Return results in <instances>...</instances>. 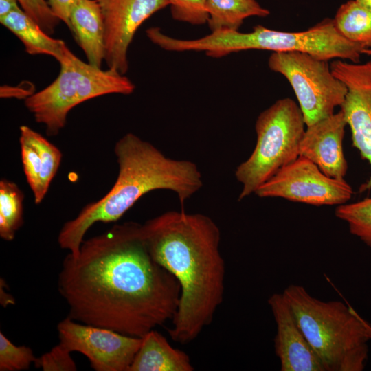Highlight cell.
<instances>
[{
    "label": "cell",
    "instance_id": "cell-1",
    "mask_svg": "<svg viewBox=\"0 0 371 371\" xmlns=\"http://www.w3.org/2000/svg\"><path fill=\"white\" fill-rule=\"evenodd\" d=\"M68 317L82 324L142 337L172 320L181 288L150 256L135 222L116 224L68 254L58 277Z\"/></svg>",
    "mask_w": 371,
    "mask_h": 371
},
{
    "label": "cell",
    "instance_id": "cell-2",
    "mask_svg": "<svg viewBox=\"0 0 371 371\" xmlns=\"http://www.w3.org/2000/svg\"><path fill=\"white\" fill-rule=\"evenodd\" d=\"M147 249L181 288L168 333L181 344L194 340L211 324L225 293V264L221 231L208 216L168 211L142 225Z\"/></svg>",
    "mask_w": 371,
    "mask_h": 371
},
{
    "label": "cell",
    "instance_id": "cell-3",
    "mask_svg": "<svg viewBox=\"0 0 371 371\" xmlns=\"http://www.w3.org/2000/svg\"><path fill=\"white\" fill-rule=\"evenodd\" d=\"M118 174L111 189L100 199L86 205L65 223L58 235L60 248L76 257L88 229L98 222L118 221L142 196L153 190L174 192L182 205L203 186L197 166L188 160L166 157L137 135L128 133L115 144Z\"/></svg>",
    "mask_w": 371,
    "mask_h": 371
},
{
    "label": "cell",
    "instance_id": "cell-4",
    "mask_svg": "<svg viewBox=\"0 0 371 371\" xmlns=\"http://www.w3.org/2000/svg\"><path fill=\"white\" fill-rule=\"evenodd\" d=\"M282 293L324 371L364 369L370 339L353 308L317 299L300 285H289Z\"/></svg>",
    "mask_w": 371,
    "mask_h": 371
},
{
    "label": "cell",
    "instance_id": "cell-5",
    "mask_svg": "<svg viewBox=\"0 0 371 371\" xmlns=\"http://www.w3.org/2000/svg\"><path fill=\"white\" fill-rule=\"evenodd\" d=\"M57 78L43 89L25 100L36 122L44 125L48 136H56L65 127L70 111L77 105L107 94H131L134 83L115 69L85 63L69 48L58 62Z\"/></svg>",
    "mask_w": 371,
    "mask_h": 371
},
{
    "label": "cell",
    "instance_id": "cell-6",
    "mask_svg": "<svg viewBox=\"0 0 371 371\" xmlns=\"http://www.w3.org/2000/svg\"><path fill=\"white\" fill-rule=\"evenodd\" d=\"M204 48L211 58H218L232 53L258 49L272 52H301L319 59L347 60L359 63L363 48L344 37L333 19H326L302 32H283L260 25L249 32L219 30L205 36Z\"/></svg>",
    "mask_w": 371,
    "mask_h": 371
},
{
    "label": "cell",
    "instance_id": "cell-7",
    "mask_svg": "<svg viewBox=\"0 0 371 371\" xmlns=\"http://www.w3.org/2000/svg\"><path fill=\"white\" fill-rule=\"evenodd\" d=\"M304 125L299 105L289 98L277 100L260 113L255 124V148L235 170V177L243 186L238 201L255 193L280 168L300 156Z\"/></svg>",
    "mask_w": 371,
    "mask_h": 371
},
{
    "label": "cell",
    "instance_id": "cell-8",
    "mask_svg": "<svg viewBox=\"0 0 371 371\" xmlns=\"http://www.w3.org/2000/svg\"><path fill=\"white\" fill-rule=\"evenodd\" d=\"M268 66L291 85L306 126L333 115L346 99L348 88L328 60L301 52H272Z\"/></svg>",
    "mask_w": 371,
    "mask_h": 371
},
{
    "label": "cell",
    "instance_id": "cell-9",
    "mask_svg": "<svg viewBox=\"0 0 371 371\" xmlns=\"http://www.w3.org/2000/svg\"><path fill=\"white\" fill-rule=\"evenodd\" d=\"M254 194L261 198L279 197L320 206L346 203L353 190L345 179L327 176L313 162L299 156L280 168Z\"/></svg>",
    "mask_w": 371,
    "mask_h": 371
},
{
    "label": "cell",
    "instance_id": "cell-10",
    "mask_svg": "<svg viewBox=\"0 0 371 371\" xmlns=\"http://www.w3.org/2000/svg\"><path fill=\"white\" fill-rule=\"evenodd\" d=\"M59 344L87 357L96 371H128L142 337L78 322L67 317L57 325Z\"/></svg>",
    "mask_w": 371,
    "mask_h": 371
},
{
    "label": "cell",
    "instance_id": "cell-11",
    "mask_svg": "<svg viewBox=\"0 0 371 371\" xmlns=\"http://www.w3.org/2000/svg\"><path fill=\"white\" fill-rule=\"evenodd\" d=\"M330 65L348 88L341 110L351 131L352 146L371 166V60L359 63L337 59ZM370 189L371 175L359 191Z\"/></svg>",
    "mask_w": 371,
    "mask_h": 371
},
{
    "label": "cell",
    "instance_id": "cell-12",
    "mask_svg": "<svg viewBox=\"0 0 371 371\" xmlns=\"http://www.w3.org/2000/svg\"><path fill=\"white\" fill-rule=\"evenodd\" d=\"M104 25L108 68L122 74L128 69V50L142 24L168 5V0H98Z\"/></svg>",
    "mask_w": 371,
    "mask_h": 371
},
{
    "label": "cell",
    "instance_id": "cell-13",
    "mask_svg": "<svg viewBox=\"0 0 371 371\" xmlns=\"http://www.w3.org/2000/svg\"><path fill=\"white\" fill-rule=\"evenodd\" d=\"M346 125L340 110L307 126L300 144V156L313 162L327 176L344 179L348 164L342 144Z\"/></svg>",
    "mask_w": 371,
    "mask_h": 371
},
{
    "label": "cell",
    "instance_id": "cell-14",
    "mask_svg": "<svg viewBox=\"0 0 371 371\" xmlns=\"http://www.w3.org/2000/svg\"><path fill=\"white\" fill-rule=\"evenodd\" d=\"M276 324L275 353L281 371H324L300 328L283 293L268 299Z\"/></svg>",
    "mask_w": 371,
    "mask_h": 371
},
{
    "label": "cell",
    "instance_id": "cell-15",
    "mask_svg": "<svg viewBox=\"0 0 371 371\" xmlns=\"http://www.w3.org/2000/svg\"><path fill=\"white\" fill-rule=\"evenodd\" d=\"M69 30L87 62L101 67L105 58L104 21L98 0H78L69 16Z\"/></svg>",
    "mask_w": 371,
    "mask_h": 371
},
{
    "label": "cell",
    "instance_id": "cell-16",
    "mask_svg": "<svg viewBox=\"0 0 371 371\" xmlns=\"http://www.w3.org/2000/svg\"><path fill=\"white\" fill-rule=\"evenodd\" d=\"M189 355L173 348L160 333L153 329L142 344L128 371H193Z\"/></svg>",
    "mask_w": 371,
    "mask_h": 371
},
{
    "label": "cell",
    "instance_id": "cell-17",
    "mask_svg": "<svg viewBox=\"0 0 371 371\" xmlns=\"http://www.w3.org/2000/svg\"><path fill=\"white\" fill-rule=\"evenodd\" d=\"M0 23L22 42L29 54L48 55L59 62L68 48L63 41L45 32L21 8L1 18Z\"/></svg>",
    "mask_w": 371,
    "mask_h": 371
},
{
    "label": "cell",
    "instance_id": "cell-18",
    "mask_svg": "<svg viewBox=\"0 0 371 371\" xmlns=\"http://www.w3.org/2000/svg\"><path fill=\"white\" fill-rule=\"evenodd\" d=\"M207 25L211 32L238 30L250 16L265 17L270 12L256 0H207Z\"/></svg>",
    "mask_w": 371,
    "mask_h": 371
},
{
    "label": "cell",
    "instance_id": "cell-19",
    "mask_svg": "<svg viewBox=\"0 0 371 371\" xmlns=\"http://www.w3.org/2000/svg\"><path fill=\"white\" fill-rule=\"evenodd\" d=\"M333 20L344 37L364 49H371L370 10L350 0L339 8Z\"/></svg>",
    "mask_w": 371,
    "mask_h": 371
},
{
    "label": "cell",
    "instance_id": "cell-20",
    "mask_svg": "<svg viewBox=\"0 0 371 371\" xmlns=\"http://www.w3.org/2000/svg\"><path fill=\"white\" fill-rule=\"evenodd\" d=\"M24 194L13 181H0V236L12 241L16 232L23 225Z\"/></svg>",
    "mask_w": 371,
    "mask_h": 371
},
{
    "label": "cell",
    "instance_id": "cell-21",
    "mask_svg": "<svg viewBox=\"0 0 371 371\" xmlns=\"http://www.w3.org/2000/svg\"><path fill=\"white\" fill-rule=\"evenodd\" d=\"M19 131L35 146L41 156V195L43 200L59 168L62 153L55 145L29 126L23 125L20 126Z\"/></svg>",
    "mask_w": 371,
    "mask_h": 371
},
{
    "label": "cell",
    "instance_id": "cell-22",
    "mask_svg": "<svg viewBox=\"0 0 371 371\" xmlns=\"http://www.w3.org/2000/svg\"><path fill=\"white\" fill-rule=\"evenodd\" d=\"M335 214L348 224L352 235L371 248V197L339 205L335 209Z\"/></svg>",
    "mask_w": 371,
    "mask_h": 371
},
{
    "label": "cell",
    "instance_id": "cell-23",
    "mask_svg": "<svg viewBox=\"0 0 371 371\" xmlns=\"http://www.w3.org/2000/svg\"><path fill=\"white\" fill-rule=\"evenodd\" d=\"M19 144L23 172L33 192L34 203L39 204L43 201L41 195V158L35 146L21 133Z\"/></svg>",
    "mask_w": 371,
    "mask_h": 371
},
{
    "label": "cell",
    "instance_id": "cell-24",
    "mask_svg": "<svg viewBox=\"0 0 371 371\" xmlns=\"http://www.w3.org/2000/svg\"><path fill=\"white\" fill-rule=\"evenodd\" d=\"M37 359L32 350L26 346H16L0 332V370H27Z\"/></svg>",
    "mask_w": 371,
    "mask_h": 371
},
{
    "label": "cell",
    "instance_id": "cell-25",
    "mask_svg": "<svg viewBox=\"0 0 371 371\" xmlns=\"http://www.w3.org/2000/svg\"><path fill=\"white\" fill-rule=\"evenodd\" d=\"M174 20L193 25H202L208 21L207 0H168Z\"/></svg>",
    "mask_w": 371,
    "mask_h": 371
},
{
    "label": "cell",
    "instance_id": "cell-26",
    "mask_svg": "<svg viewBox=\"0 0 371 371\" xmlns=\"http://www.w3.org/2000/svg\"><path fill=\"white\" fill-rule=\"evenodd\" d=\"M21 9L48 34L54 32L60 19L52 11L46 0H18Z\"/></svg>",
    "mask_w": 371,
    "mask_h": 371
},
{
    "label": "cell",
    "instance_id": "cell-27",
    "mask_svg": "<svg viewBox=\"0 0 371 371\" xmlns=\"http://www.w3.org/2000/svg\"><path fill=\"white\" fill-rule=\"evenodd\" d=\"M71 352L59 344L40 357H37L34 365L43 371H74L76 366L71 357Z\"/></svg>",
    "mask_w": 371,
    "mask_h": 371
},
{
    "label": "cell",
    "instance_id": "cell-28",
    "mask_svg": "<svg viewBox=\"0 0 371 371\" xmlns=\"http://www.w3.org/2000/svg\"><path fill=\"white\" fill-rule=\"evenodd\" d=\"M78 0H47L53 13L69 27L71 12Z\"/></svg>",
    "mask_w": 371,
    "mask_h": 371
},
{
    "label": "cell",
    "instance_id": "cell-29",
    "mask_svg": "<svg viewBox=\"0 0 371 371\" xmlns=\"http://www.w3.org/2000/svg\"><path fill=\"white\" fill-rule=\"evenodd\" d=\"M34 85L30 82H23L16 87L3 85L1 87V98H16L18 99H27L34 92Z\"/></svg>",
    "mask_w": 371,
    "mask_h": 371
},
{
    "label": "cell",
    "instance_id": "cell-30",
    "mask_svg": "<svg viewBox=\"0 0 371 371\" xmlns=\"http://www.w3.org/2000/svg\"><path fill=\"white\" fill-rule=\"evenodd\" d=\"M21 8L18 0H0V19Z\"/></svg>",
    "mask_w": 371,
    "mask_h": 371
},
{
    "label": "cell",
    "instance_id": "cell-31",
    "mask_svg": "<svg viewBox=\"0 0 371 371\" xmlns=\"http://www.w3.org/2000/svg\"><path fill=\"white\" fill-rule=\"evenodd\" d=\"M360 5L371 11V0H355Z\"/></svg>",
    "mask_w": 371,
    "mask_h": 371
},
{
    "label": "cell",
    "instance_id": "cell-32",
    "mask_svg": "<svg viewBox=\"0 0 371 371\" xmlns=\"http://www.w3.org/2000/svg\"><path fill=\"white\" fill-rule=\"evenodd\" d=\"M362 322L366 327V331H367V333L370 337V339H371V324H370L368 322H367L366 320H365L364 319L362 318Z\"/></svg>",
    "mask_w": 371,
    "mask_h": 371
},
{
    "label": "cell",
    "instance_id": "cell-33",
    "mask_svg": "<svg viewBox=\"0 0 371 371\" xmlns=\"http://www.w3.org/2000/svg\"><path fill=\"white\" fill-rule=\"evenodd\" d=\"M363 54L371 56V49H364L363 51Z\"/></svg>",
    "mask_w": 371,
    "mask_h": 371
}]
</instances>
